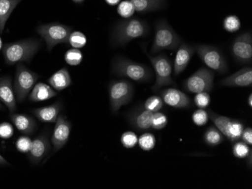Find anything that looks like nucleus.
<instances>
[{
    "mask_svg": "<svg viewBox=\"0 0 252 189\" xmlns=\"http://www.w3.org/2000/svg\"><path fill=\"white\" fill-rule=\"evenodd\" d=\"M149 25L138 18H126L119 21L113 27L110 35V45L113 47L124 46L137 38L145 37L149 34Z\"/></svg>",
    "mask_w": 252,
    "mask_h": 189,
    "instance_id": "1",
    "label": "nucleus"
},
{
    "mask_svg": "<svg viewBox=\"0 0 252 189\" xmlns=\"http://www.w3.org/2000/svg\"><path fill=\"white\" fill-rule=\"evenodd\" d=\"M40 46V40L36 39H27L6 44L2 49L4 60L8 65L31 61Z\"/></svg>",
    "mask_w": 252,
    "mask_h": 189,
    "instance_id": "2",
    "label": "nucleus"
},
{
    "mask_svg": "<svg viewBox=\"0 0 252 189\" xmlns=\"http://www.w3.org/2000/svg\"><path fill=\"white\" fill-rule=\"evenodd\" d=\"M111 66L113 74L120 77H126L137 82H147L152 80L153 72L148 66L126 57H114Z\"/></svg>",
    "mask_w": 252,
    "mask_h": 189,
    "instance_id": "3",
    "label": "nucleus"
},
{
    "mask_svg": "<svg viewBox=\"0 0 252 189\" xmlns=\"http://www.w3.org/2000/svg\"><path fill=\"white\" fill-rule=\"evenodd\" d=\"M181 37L165 20L157 21L155 25V36L151 48V54L164 50L173 51L181 44Z\"/></svg>",
    "mask_w": 252,
    "mask_h": 189,
    "instance_id": "4",
    "label": "nucleus"
},
{
    "mask_svg": "<svg viewBox=\"0 0 252 189\" xmlns=\"http://www.w3.org/2000/svg\"><path fill=\"white\" fill-rule=\"evenodd\" d=\"M143 50L147 57L151 60L157 76L155 84L151 88L152 91L154 92H157L163 86L176 85V83L174 81L173 79L171 77L172 63L166 55L160 54L154 57L147 52L146 47L144 46L143 47Z\"/></svg>",
    "mask_w": 252,
    "mask_h": 189,
    "instance_id": "5",
    "label": "nucleus"
},
{
    "mask_svg": "<svg viewBox=\"0 0 252 189\" xmlns=\"http://www.w3.org/2000/svg\"><path fill=\"white\" fill-rule=\"evenodd\" d=\"M108 95L112 112L116 114L123 106L131 101L134 86L128 80H113L108 86Z\"/></svg>",
    "mask_w": 252,
    "mask_h": 189,
    "instance_id": "6",
    "label": "nucleus"
},
{
    "mask_svg": "<svg viewBox=\"0 0 252 189\" xmlns=\"http://www.w3.org/2000/svg\"><path fill=\"white\" fill-rule=\"evenodd\" d=\"M72 28L60 23H49L40 25L36 32L45 40L49 52L60 44L68 43Z\"/></svg>",
    "mask_w": 252,
    "mask_h": 189,
    "instance_id": "7",
    "label": "nucleus"
},
{
    "mask_svg": "<svg viewBox=\"0 0 252 189\" xmlns=\"http://www.w3.org/2000/svg\"><path fill=\"white\" fill-rule=\"evenodd\" d=\"M39 78L37 73L28 69L22 63H18L13 84L14 91L18 102L25 101Z\"/></svg>",
    "mask_w": 252,
    "mask_h": 189,
    "instance_id": "8",
    "label": "nucleus"
},
{
    "mask_svg": "<svg viewBox=\"0 0 252 189\" xmlns=\"http://www.w3.org/2000/svg\"><path fill=\"white\" fill-rule=\"evenodd\" d=\"M195 49L201 60L208 67L220 74L227 73V63L220 49L207 45H197Z\"/></svg>",
    "mask_w": 252,
    "mask_h": 189,
    "instance_id": "9",
    "label": "nucleus"
},
{
    "mask_svg": "<svg viewBox=\"0 0 252 189\" xmlns=\"http://www.w3.org/2000/svg\"><path fill=\"white\" fill-rule=\"evenodd\" d=\"M209 117H210L216 128L229 140L235 142L241 139L244 130V125L241 121L219 115L212 112V110L209 111Z\"/></svg>",
    "mask_w": 252,
    "mask_h": 189,
    "instance_id": "10",
    "label": "nucleus"
},
{
    "mask_svg": "<svg viewBox=\"0 0 252 189\" xmlns=\"http://www.w3.org/2000/svg\"><path fill=\"white\" fill-rule=\"evenodd\" d=\"M214 77L213 72L202 67L185 80L184 87L189 93L209 92L213 89Z\"/></svg>",
    "mask_w": 252,
    "mask_h": 189,
    "instance_id": "11",
    "label": "nucleus"
},
{
    "mask_svg": "<svg viewBox=\"0 0 252 189\" xmlns=\"http://www.w3.org/2000/svg\"><path fill=\"white\" fill-rule=\"evenodd\" d=\"M232 54L236 61L242 64H250L252 61V36L246 32L238 36L231 46Z\"/></svg>",
    "mask_w": 252,
    "mask_h": 189,
    "instance_id": "12",
    "label": "nucleus"
},
{
    "mask_svg": "<svg viewBox=\"0 0 252 189\" xmlns=\"http://www.w3.org/2000/svg\"><path fill=\"white\" fill-rule=\"evenodd\" d=\"M50 139V133L46 130L32 141L31 149L27 153L32 164H39L49 153L51 149Z\"/></svg>",
    "mask_w": 252,
    "mask_h": 189,
    "instance_id": "13",
    "label": "nucleus"
},
{
    "mask_svg": "<svg viewBox=\"0 0 252 189\" xmlns=\"http://www.w3.org/2000/svg\"><path fill=\"white\" fill-rule=\"evenodd\" d=\"M55 127L51 141L54 151L60 150L68 142L71 132L72 125L64 115H59L55 121Z\"/></svg>",
    "mask_w": 252,
    "mask_h": 189,
    "instance_id": "14",
    "label": "nucleus"
},
{
    "mask_svg": "<svg viewBox=\"0 0 252 189\" xmlns=\"http://www.w3.org/2000/svg\"><path fill=\"white\" fill-rule=\"evenodd\" d=\"M153 115L154 112L146 109L144 106H138L131 110L127 118L133 128L137 131H144L151 128Z\"/></svg>",
    "mask_w": 252,
    "mask_h": 189,
    "instance_id": "15",
    "label": "nucleus"
},
{
    "mask_svg": "<svg viewBox=\"0 0 252 189\" xmlns=\"http://www.w3.org/2000/svg\"><path fill=\"white\" fill-rule=\"evenodd\" d=\"M160 95L165 104L174 108H188L192 106L189 97L175 88L165 89L160 92Z\"/></svg>",
    "mask_w": 252,
    "mask_h": 189,
    "instance_id": "16",
    "label": "nucleus"
},
{
    "mask_svg": "<svg viewBox=\"0 0 252 189\" xmlns=\"http://www.w3.org/2000/svg\"><path fill=\"white\" fill-rule=\"evenodd\" d=\"M0 101L5 104L10 113L16 110V96L9 76L0 78Z\"/></svg>",
    "mask_w": 252,
    "mask_h": 189,
    "instance_id": "17",
    "label": "nucleus"
},
{
    "mask_svg": "<svg viewBox=\"0 0 252 189\" xmlns=\"http://www.w3.org/2000/svg\"><path fill=\"white\" fill-rule=\"evenodd\" d=\"M220 85L226 87H251L252 85V69L251 66L242 69L221 80Z\"/></svg>",
    "mask_w": 252,
    "mask_h": 189,
    "instance_id": "18",
    "label": "nucleus"
},
{
    "mask_svg": "<svg viewBox=\"0 0 252 189\" xmlns=\"http://www.w3.org/2000/svg\"><path fill=\"white\" fill-rule=\"evenodd\" d=\"M195 51V46H189L185 43L180 44V47L177 52L174 62L175 76L181 74L188 67Z\"/></svg>",
    "mask_w": 252,
    "mask_h": 189,
    "instance_id": "19",
    "label": "nucleus"
},
{
    "mask_svg": "<svg viewBox=\"0 0 252 189\" xmlns=\"http://www.w3.org/2000/svg\"><path fill=\"white\" fill-rule=\"evenodd\" d=\"M62 103L57 102L52 105L40 107L32 110V112L39 121L45 123H53L56 121L62 110Z\"/></svg>",
    "mask_w": 252,
    "mask_h": 189,
    "instance_id": "20",
    "label": "nucleus"
},
{
    "mask_svg": "<svg viewBox=\"0 0 252 189\" xmlns=\"http://www.w3.org/2000/svg\"><path fill=\"white\" fill-rule=\"evenodd\" d=\"M10 119L17 129L25 135H32L36 130V121L29 115L13 112L10 115Z\"/></svg>",
    "mask_w": 252,
    "mask_h": 189,
    "instance_id": "21",
    "label": "nucleus"
},
{
    "mask_svg": "<svg viewBox=\"0 0 252 189\" xmlns=\"http://www.w3.org/2000/svg\"><path fill=\"white\" fill-rule=\"evenodd\" d=\"M48 82L55 91H62L66 87H70L72 80L67 69L63 67L55 72L48 80Z\"/></svg>",
    "mask_w": 252,
    "mask_h": 189,
    "instance_id": "22",
    "label": "nucleus"
},
{
    "mask_svg": "<svg viewBox=\"0 0 252 189\" xmlns=\"http://www.w3.org/2000/svg\"><path fill=\"white\" fill-rule=\"evenodd\" d=\"M57 95L56 91L49 84L45 83H36L30 93V101L32 102H41L48 101Z\"/></svg>",
    "mask_w": 252,
    "mask_h": 189,
    "instance_id": "23",
    "label": "nucleus"
},
{
    "mask_svg": "<svg viewBox=\"0 0 252 189\" xmlns=\"http://www.w3.org/2000/svg\"><path fill=\"white\" fill-rule=\"evenodd\" d=\"M135 12L140 14L162 9L166 6L167 0H130Z\"/></svg>",
    "mask_w": 252,
    "mask_h": 189,
    "instance_id": "24",
    "label": "nucleus"
},
{
    "mask_svg": "<svg viewBox=\"0 0 252 189\" xmlns=\"http://www.w3.org/2000/svg\"><path fill=\"white\" fill-rule=\"evenodd\" d=\"M22 0H0V33H2L8 18Z\"/></svg>",
    "mask_w": 252,
    "mask_h": 189,
    "instance_id": "25",
    "label": "nucleus"
},
{
    "mask_svg": "<svg viewBox=\"0 0 252 189\" xmlns=\"http://www.w3.org/2000/svg\"><path fill=\"white\" fill-rule=\"evenodd\" d=\"M224 140V137L219 129L214 127H210L204 135V141L209 146H219Z\"/></svg>",
    "mask_w": 252,
    "mask_h": 189,
    "instance_id": "26",
    "label": "nucleus"
},
{
    "mask_svg": "<svg viewBox=\"0 0 252 189\" xmlns=\"http://www.w3.org/2000/svg\"><path fill=\"white\" fill-rule=\"evenodd\" d=\"M86 42L87 38L86 35L80 31H72L68 39V43L70 44L73 49H82L86 46Z\"/></svg>",
    "mask_w": 252,
    "mask_h": 189,
    "instance_id": "27",
    "label": "nucleus"
},
{
    "mask_svg": "<svg viewBox=\"0 0 252 189\" xmlns=\"http://www.w3.org/2000/svg\"><path fill=\"white\" fill-rule=\"evenodd\" d=\"M64 60L70 66H78L83 60V55L81 51L77 49H69L65 53Z\"/></svg>",
    "mask_w": 252,
    "mask_h": 189,
    "instance_id": "28",
    "label": "nucleus"
},
{
    "mask_svg": "<svg viewBox=\"0 0 252 189\" xmlns=\"http://www.w3.org/2000/svg\"><path fill=\"white\" fill-rule=\"evenodd\" d=\"M162 107H163V101L158 96H152L149 97L144 105L146 109L152 112H158Z\"/></svg>",
    "mask_w": 252,
    "mask_h": 189,
    "instance_id": "29",
    "label": "nucleus"
},
{
    "mask_svg": "<svg viewBox=\"0 0 252 189\" xmlns=\"http://www.w3.org/2000/svg\"><path fill=\"white\" fill-rule=\"evenodd\" d=\"M233 155L238 159H246L252 153V149L244 142H238L233 148Z\"/></svg>",
    "mask_w": 252,
    "mask_h": 189,
    "instance_id": "30",
    "label": "nucleus"
},
{
    "mask_svg": "<svg viewBox=\"0 0 252 189\" xmlns=\"http://www.w3.org/2000/svg\"><path fill=\"white\" fill-rule=\"evenodd\" d=\"M140 147L144 151H151L156 145L155 136L151 134L146 133L140 136L138 139Z\"/></svg>",
    "mask_w": 252,
    "mask_h": 189,
    "instance_id": "31",
    "label": "nucleus"
},
{
    "mask_svg": "<svg viewBox=\"0 0 252 189\" xmlns=\"http://www.w3.org/2000/svg\"><path fill=\"white\" fill-rule=\"evenodd\" d=\"M241 27V22L240 20L236 15H230L226 17L223 21V28L227 32H234L239 30Z\"/></svg>",
    "mask_w": 252,
    "mask_h": 189,
    "instance_id": "32",
    "label": "nucleus"
},
{
    "mask_svg": "<svg viewBox=\"0 0 252 189\" xmlns=\"http://www.w3.org/2000/svg\"><path fill=\"white\" fill-rule=\"evenodd\" d=\"M135 10L132 3L130 2V0H126L123 1L119 5L117 8V12L120 16L124 18H129L134 15Z\"/></svg>",
    "mask_w": 252,
    "mask_h": 189,
    "instance_id": "33",
    "label": "nucleus"
},
{
    "mask_svg": "<svg viewBox=\"0 0 252 189\" xmlns=\"http://www.w3.org/2000/svg\"><path fill=\"white\" fill-rule=\"evenodd\" d=\"M168 123V118L165 114L161 112H154L151 128L155 130H161L165 128Z\"/></svg>",
    "mask_w": 252,
    "mask_h": 189,
    "instance_id": "34",
    "label": "nucleus"
},
{
    "mask_svg": "<svg viewBox=\"0 0 252 189\" xmlns=\"http://www.w3.org/2000/svg\"><path fill=\"white\" fill-rule=\"evenodd\" d=\"M138 142L137 135L131 131L125 132L121 136V142L123 146L127 149L134 147Z\"/></svg>",
    "mask_w": 252,
    "mask_h": 189,
    "instance_id": "35",
    "label": "nucleus"
},
{
    "mask_svg": "<svg viewBox=\"0 0 252 189\" xmlns=\"http://www.w3.org/2000/svg\"><path fill=\"white\" fill-rule=\"evenodd\" d=\"M192 121L198 126H202L207 124L209 121V113L204 108H199L192 114Z\"/></svg>",
    "mask_w": 252,
    "mask_h": 189,
    "instance_id": "36",
    "label": "nucleus"
},
{
    "mask_svg": "<svg viewBox=\"0 0 252 189\" xmlns=\"http://www.w3.org/2000/svg\"><path fill=\"white\" fill-rule=\"evenodd\" d=\"M32 141L28 136H23L18 138L15 142L17 150L21 153H28L31 149Z\"/></svg>",
    "mask_w": 252,
    "mask_h": 189,
    "instance_id": "37",
    "label": "nucleus"
},
{
    "mask_svg": "<svg viewBox=\"0 0 252 189\" xmlns=\"http://www.w3.org/2000/svg\"><path fill=\"white\" fill-rule=\"evenodd\" d=\"M211 98L208 92L198 93L194 98V103L199 108H205L210 104Z\"/></svg>",
    "mask_w": 252,
    "mask_h": 189,
    "instance_id": "38",
    "label": "nucleus"
},
{
    "mask_svg": "<svg viewBox=\"0 0 252 189\" xmlns=\"http://www.w3.org/2000/svg\"><path fill=\"white\" fill-rule=\"evenodd\" d=\"M14 135V128L8 122L0 124V137L2 139H9Z\"/></svg>",
    "mask_w": 252,
    "mask_h": 189,
    "instance_id": "39",
    "label": "nucleus"
},
{
    "mask_svg": "<svg viewBox=\"0 0 252 189\" xmlns=\"http://www.w3.org/2000/svg\"><path fill=\"white\" fill-rule=\"evenodd\" d=\"M242 139H243V142H246V144L252 146V129L251 128H247L243 130V135L241 136Z\"/></svg>",
    "mask_w": 252,
    "mask_h": 189,
    "instance_id": "40",
    "label": "nucleus"
},
{
    "mask_svg": "<svg viewBox=\"0 0 252 189\" xmlns=\"http://www.w3.org/2000/svg\"><path fill=\"white\" fill-rule=\"evenodd\" d=\"M9 162L6 160V159H4L3 156L0 155V166H10Z\"/></svg>",
    "mask_w": 252,
    "mask_h": 189,
    "instance_id": "41",
    "label": "nucleus"
},
{
    "mask_svg": "<svg viewBox=\"0 0 252 189\" xmlns=\"http://www.w3.org/2000/svg\"><path fill=\"white\" fill-rule=\"evenodd\" d=\"M120 1L121 0H105V2L110 5H117V4L120 3Z\"/></svg>",
    "mask_w": 252,
    "mask_h": 189,
    "instance_id": "42",
    "label": "nucleus"
},
{
    "mask_svg": "<svg viewBox=\"0 0 252 189\" xmlns=\"http://www.w3.org/2000/svg\"><path fill=\"white\" fill-rule=\"evenodd\" d=\"M248 104H249V106H250V107H252V94H251L250 95H249V99H248Z\"/></svg>",
    "mask_w": 252,
    "mask_h": 189,
    "instance_id": "43",
    "label": "nucleus"
},
{
    "mask_svg": "<svg viewBox=\"0 0 252 189\" xmlns=\"http://www.w3.org/2000/svg\"><path fill=\"white\" fill-rule=\"evenodd\" d=\"M73 2H75V3H83V2H84L85 0H72Z\"/></svg>",
    "mask_w": 252,
    "mask_h": 189,
    "instance_id": "44",
    "label": "nucleus"
},
{
    "mask_svg": "<svg viewBox=\"0 0 252 189\" xmlns=\"http://www.w3.org/2000/svg\"><path fill=\"white\" fill-rule=\"evenodd\" d=\"M2 49V39H1V38H0V50Z\"/></svg>",
    "mask_w": 252,
    "mask_h": 189,
    "instance_id": "45",
    "label": "nucleus"
},
{
    "mask_svg": "<svg viewBox=\"0 0 252 189\" xmlns=\"http://www.w3.org/2000/svg\"><path fill=\"white\" fill-rule=\"evenodd\" d=\"M0 107H1V105H0Z\"/></svg>",
    "mask_w": 252,
    "mask_h": 189,
    "instance_id": "46",
    "label": "nucleus"
}]
</instances>
